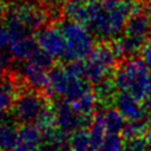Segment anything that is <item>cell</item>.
Returning a JSON list of instances; mask_svg holds the SVG:
<instances>
[{
    "mask_svg": "<svg viewBox=\"0 0 151 151\" xmlns=\"http://www.w3.org/2000/svg\"><path fill=\"white\" fill-rule=\"evenodd\" d=\"M130 0H74L65 5L68 19L85 25L100 40H116L134 12Z\"/></svg>",
    "mask_w": 151,
    "mask_h": 151,
    "instance_id": "1",
    "label": "cell"
},
{
    "mask_svg": "<svg viewBox=\"0 0 151 151\" xmlns=\"http://www.w3.org/2000/svg\"><path fill=\"white\" fill-rule=\"evenodd\" d=\"M91 85L83 76L80 61H71L67 65L51 68L45 90L51 97L73 104L94 91Z\"/></svg>",
    "mask_w": 151,
    "mask_h": 151,
    "instance_id": "2",
    "label": "cell"
},
{
    "mask_svg": "<svg viewBox=\"0 0 151 151\" xmlns=\"http://www.w3.org/2000/svg\"><path fill=\"white\" fill-rule=\"evenodd\" d=\"M118 92L127 93L140 101L151 96V71L143 58H130L123 61L112 79Z\"/></svg>",
    "mask_w": 151,
    "mask_h": 151,
    "instance_id": "3",
    "label": "cell"
},
{
    "mask_svg": "<svg viewBox=\"0 0 151 151\" xmlns=\"http://www.w3.org/2000/svg\"><path fill=\"white\" fill-rule=\"evenodd\" d=\"M151 40V11L147 8L136 7L130 17L124 32L119 38L113 40V48L117 54L133 55L140 52Z\"/></svg>",
    "mask_w": 151,
    "mask_h": 151,
    "instance_id": "4",
    "label": "cell"
},
{
    "mask_svg": "<svg viewBox=\"0 0 151 151\" xmlns=\"http://www.w3.org/2000/svg\"><path fill=\"white\" fill-rule=\"evenodd\" d=\"M118 57L112 45H96L88 55L80 60L84 78L96 86L111 80L110 78L114 74L117 68L116 64Z\"/></svg>",
    "mask_w": 151,
    "mask_h": 151,
    "instance_id": "5",
    "label": "cell"
},
{
    "mask_svg": "<svg viewBox=\"0 0 151 151\" xmlns=\"http://www.w3.org/2000/svg\"><path fill=\"white\" fill-rule=\"evenodd\" d=\"M59 27L65 41L64 60L68 63L80 61L85 59L96 46V37L85 25L67 18L59 24Z\"/></svg>",
    "mask_w": 151,
    "mask_h": 151,
    "instance_id": "6",
    "label": "cell"
},
{
    "mask_svg": "<svg viewBox=\"0 0 151 151\" xmlns=\"http://www.w3.org/2000/svg\"><path fill=\"white\" fill-rule=\"evenodd\" d=\"M48 109L47 99L33 88L20 92L12 107L14 119L22 124L37 123Z\"/></svg>",
    "mask_w": 151,
    "mask_h": 151,
    "instance_id": "7",
    "label": "cell"
},
{
    "mask_svg": "<svg viewBox=\"0 0 151 151\" xmlns=\"http://www.w3.org/2000/svg\"><path fill=\"white\" fill-rule=\"evenodd\" d=\"M53 59L38 50L31 58L22 61L20 66V77L25 84L33 90H45L48 83L50 71Z\"/></svg>",
    "mask_w": 151,
    "mask_h": 151,
    "instance_id": "8",
    "label": "cell"
},
{
    "mask_svg": "<svg viewBox=\"0 0 151 151\" xmlns=\"http://www.w3.org/2000/svg\"><path fill=\"white\" fill-rule=\"evenodd\" d=\"M8 17L19 21L27 29L37 31L45 26L48 13L45 8L40 7L32 0H18L11 8Z\"/></svg>",
    "mask_w": 151,
    "mask_h": 151,
    "instance_id": "9",
    "label": "cell"
},
{
    "mask_svg": "<svg viewBox=\"0 0 151 151\" xmlns=\"http://www.w3.org/2000/svg\"><path fill=\"white\" fill-rule=\"evenodd\" d=\"M35 41L40 51L53 60L64 59L65 41L61 29L58 26H42L35 31Z\"/></svg>",
    "mask_w": 151,
    "mask_h": 151,
    "instance_id": "10",
    "label": "cell"
},
{
    "mask_svg": "<svg viewBox=\"0 0 151 151\" xmlns=\"http://www.w3.org/2000/svg\"><path fill=\"white\" fill-rule=\"evenodd\" d=\"M52 110L54 114L55 126H58L66 133H72L73 131L78 129L85 127L90 123V119H91V118L79 114L73 109V106L64 99H59L54 104Z\"/></svg>",
    "mask_w": 151,
    "mask_h": 151,
    "instance_id": "11",
    "label": "cell"
},
{
    "mask_svg": "<svg viewBox=\"0 0 151 151\" xmlns=\"http://www.w3.org/2000/svg\"><path fill=\"white\" fill-rule=\"evenodd\" d=\"M113 103L116 109L120 112L125 120H143V118L145 117L146 110L144 105L140 103V100L127 93H116Z\"/></svg>",
    "mask_w": 151,
    "mask_h": 151,
    "instance_id": "12",
    "label": "cell"
},
{
    "mask_svg": "<svg viewBox=\"0 0 151 151\" xmlns=\"http://www.w3.org/2000/svg\"><path fill=\"white\" fill-rule=\"evenodd\" d=\"M44 139V131L35 124H24L18 129L14 151H33Z\"/></svg>",
    "mask_w": 151,
    "mask_h": 151,
    "instance_id": "13",
    "label": "cell"
},
{
    "mask_svg": "<svg viewBox=\"0 0 151 151\" xmlns=\"http://www.w3.org/2000/svg\"><path fill=\"white\" fill-rule=\"evenodd\" d=\"M38 50L39 47L35 41V38L28 34L13 39L11 41L8 52H9V57L22 63L28 58H31Z\"/></svg>",
    "mask_w": 151,
    "mask_h": 151,
    "instance_id": "14",
    "label": "cell"
},
{
    "mask_svg": "<svg viewBox=\"0 0 151 151\" xmlns=\"http://www.w3.org/2000/svg\"><path fill=\"white\" fill-rule=\"evenodd\" d=\"M104 126L107 134H118L125 125V118L117 109L105 107L94 113V116Z\"/></svg>",
    "mask_w": 151,
    "mask_h": 151,
    "instance_id": "15",
    "label": "cell"
},
{
    "mask_svg": "<svg viewBox=\"0 0 151 151\" xmlns=\"http://www.w3.org/2000/svg\"><path fill=\"white\" fill-rule=\"evenodd\" d=\"M18 127L14 122L5 118V116L0 117V151H12L14 150L17 142Z\"/></svg>",
    "mask_w": 151,
    "mask_h": 151,
    "instance_id": "16",
    "label": "cell"
},
{
    "mask_svg": "<svg viewBox=\"0 0 151 151\" xmlns=\"http://www.w3.org/2000/svg\"><path fill=\"white\" fill-rule=\"evenodd\" d=\"M18 94L15 83L12 80H2L0 83V117L5 116L13 107Z\"/></svg>",
    "mask_w": 151,
    "mask_h": 151,
    "instance_id": "17",
    "label": "cell"
},
{
    "mask_svg": "<svg viewBox=\"0 0 151 151\" xmlns=\"http://www.w3.org/2000/svg\"><path fill=\"white\" fill-rule=\"evenodd\" d=\"M67 151H92L90 132L83 129H78L68 137Z\"/></svg>",
    "mask_w": 151,
    "mask_h": 151,
    "instance_id": "18",
    "label": "cell"
},
{
    "mask_svg": "<svg viewBox=\"0 0 151 151\" xmlns=\"http://www.w3.org/2000/svg\"><path fill=\"white\" fill-rule=\"evenodd\" d=\"M44 139H46V143L54 146L59 151H67V144H68V137L65 131L59 129L58 126H53L50 130L44 131Z\"/></svg>",
    "mask_w": 151,
    "mask_h": 151,
    "instance_id": "19",
    "label": "cell"
},
{
    "mask_svg": "<svg viewBox=\"0 0 151 151\" xmlns=\"http://www.w3.org/2000/svg\"><path fill=\"white\" fill-rule=\"evenodd\" d=\"M146 130H147L146 125L142 120H127V123H125L120 133L123 139L130 140V139L143 137Z\"/></svg>",
    "mask_w": 151,
    "mask_h": 151,
    "instance_id": "20",
    "label": "cell"
},
{
    "mask_svg": "<svg viewBox=\"0 0 151 151\" xmlns=\"http://www.w3.org/2000/svg\"><path fill=\"white\" fill-rule=\"evenodd\" d=\"M94 151H124L123 137H119L118 134H109Z\"/></svg>",
    "mask_w": 151,
    "mask_h": 151,
    "instance_id": "21",
    "label": "cell"
},
{
    "mask_svg": "<svg viewBox=\"0 0 151 151\" xmlns=\"http://www.w3.org/2000/svg\"><path fill=\"white\" fill-rule=\"evenodd\" d=\"M9 45H11V34L5 24H0V58L9 59Z\"/></svg>",
    "mask_w": 151,
    "mask_h": 151,
    "instance_id": "22",
    "label": "cell"
},
{
    "mask_svg": "<svg viewBox=\"0 0 151 151\" xmlns=\"http://www.w3.org/2000/svg\"><path fill=\"white\" fill-rule=\"evenodd\" d=\"M147 149L149 146L146 139H144L143 137L126 140V143L124 144V151H146Z\"/></svg>",
    "mask_w": 151,
    "mask_h": 151,
    "instance_id": "23",
    "label": "cell"
},
{
    "mask_svg": "<svg viewBox=\"0 0 151 151\" xmlns=\"http://www.w3.org/2000/svg\"><path fill=\"white\" fill-rule=\"evenodd\" d=\"M142 55H143V60L145 61V64L147 65L149 70L151 71V40L142 50Z\"/></svg>",
    "mask_w": 151,
    "mask_h": 151,
    "instance_id": "24",
    "label": "cell"
},
{
    "mask_svg": "<svg viewBox=\"0 0 151 151\" xmlns=\"http://www.w3.org/2000/svg\"><path fill=\"white\" fill-rule=\"evenodd\" d=\"M33 151H59L58 149H55L54 146L50 145V144H40L38 147H35Z\"/></svg>",
    "mask_w": 151,
    "mask_h": 151,
    "instance_id": "25",
    "label": "cell"
},
{
    "mask_svg": "<svg viewBox=\"0 0 151 151\" xmlns=\"http://www.w3.org/2000/svg\"><path fill=\"white\" fill-rule=\"evenodd\" d=\"M7 63H8V59L0 58V83L4 80V71H5V67L7 66Z\"/></svg>",
    "mask_w": 151,
    "mask_h": 151,
    "instance_id": "26",
    "label": "cell"
},
{
    "mask_svg": "<svg viewBox=\"0 0 151 151\" xmlns=\"http://www.w3.org/2000/svg\"><path fill=\"white\" fill-rule=\"evenodd\" d=\"M45 1H47L51 5H66V4L74 1V0H45Z\"/></svg>",
    "mask_w": 151,
    "mask_h": 151,
    "instance_id": "27",
    "label": "cell"
},
{
    "mask_svg": "<svg viewBox=\"0 0 151 151\" xmlns=\"http://www.w3.org/2000/svg\"><path fill=\"white\" fill-rule=\"evenodd\" d=\"M144 107H145L146 112L151 113V96H150L149 98H146V99L144 100Z\"/></svg>",
    "mask_w": 151,
    "mask_h": 151,
    "instance_id": "28",
    "label": "cell"
},
{
    "mask_svg": "<svg viewBox=\"0 0 151 151\" xmlns=\"http://www.w3.org/2000/svg\"><path fill=\"white\" fill-rule=\"evenodd\" d=\"M145 125H146V129H147V131H150L151 132V116L146 119V122H145Z\"/></svg>",
    "mask_w": 151,
    "mask_h": 151,
    "instance_id": "29",
    "label": "cell"
},
{
    "mask_svg": "<svg viewBox=\"0 0 151 151\" xmlns=\"http://www.w3.org/2000/svg\"><path fill=\"white\" fill-rule=\"evenodd\" d=\"M145 139H146V143H147V146H149V149L151 150V132H150V133L146 136V138H145Z\"/></svg>",
    "mask_w": 151,
    "mask_h": 151,
    "instance_id": "30",
    "label": "cell"
},
{
    "mask_svg": "<svg viewBox=\"0 0 151 151\" xmlns=\"http://www.w3.org/2000/svg\"><path fill=\"white\" fill-rule=\"evenodd\" d=\"M2 11H4V7H2V4H1V1H0V15H1Z\"/></svg>",
    "mask_w": 151,
    "mask_h": 151,
    "instance_id": "31",
    "label": "cell"
},
{
    "mask_svg": "<svg viewBox=\"0 0 151 151\" xmlns=\"http://www.w3.org/2000/svg\"><path fill=\"white\" fill-rule=\"evenodd\" d=\"M150 1H151V0H150Z\"/></svg>",
    "mask_w": 151,
    "mask_h": 151,
    "instance_id": "32",
    "label": "cell"
}]
</instances>
